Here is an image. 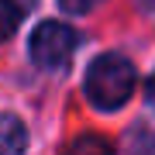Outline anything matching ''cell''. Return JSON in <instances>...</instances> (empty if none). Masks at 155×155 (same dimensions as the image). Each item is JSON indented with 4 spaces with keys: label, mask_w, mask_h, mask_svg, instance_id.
<instances>
[{
    "label": "cell",
    "mask_w": 155,
    "mask_h": 155,
    "mask_svg": "<svg viewBox=\"0 0 155 155\" xmlns=\"http://www.w3.org/2000/svg\"><path fill=\"white\" fill-rule=\"evenodd\" d=\"M28 145V131H24L21 117L0 114V155H17Z\"/></svg>",
    "instance_id": "3"
},
{
    "label": "cell",
    "mask_w": 155,
    "mask_h": 155,
    "mask_svg": "<svg viewBox=\"0 0 155 155\" xmlns=\"http://www.w3.org/2000/svg\"><path fill=\"white\" fill-rule=\"evenodd\" d=\"M97 4H100V0H59V7L66 14H90Z\"/></svg>",
    "instance_id": "5"
},
{
    "label": "cell",
    "mask_w": 155,
    "mask_h": 155,
    "mask_svg": "<svg viewBox=\"0 0 155 155\" xmlns=\"http://www.w3.org/2000/svg\"><path fill=\"white\" fill-rule=\"evenodd\" d=\"M148 93H152V100H155V76H152V83H148Z\"/></svg>",
    "instance_id": "6"
},
{
    "label": "cell",
    "mask_w": 155,
    "mask_h": 155,
    "mask_svg": "<svg viewBox=\"0 0 155 155\" xmlns=\"http://www.w3.org/2000/svg\"><path fill=\"white\" fill-rule=\"evenodd\" d=\"M76 52V31L62 21H45L35 28L31 35V59L35 66H45V69H59L66 66Z\"/></svg>",
    "instance_id": "2"
},
{
    "label": "cell",
    "mask_w": 155,
    "mask_h": 155,
    "mask_svg": "<svg viewBox=\"0 0 155 155\" xmlns=\"http://www.w3.org/2000/svg\"><path fill=\"white\" fill-rule=\"evenodd\" d=\"M134 90V66L124 55H107L93 59V66L86 72V97L90 104L100 110H117Z\"/></svg>",
    "instance_id": "1"
},
{
    "label": "cell",
    "mask_w": 155,
    "mask_h": 155,
    "mask_svg": "<svg viewBox=\"0 0 155 155\" xmlns=\"http://www.w3.org/2000/svg\"><path fill=\"white\" fill-rule=\"evenodd\" d=\"M21 24V7L14 0H0V41H7Z\"/></svg>",
    "instance_id": "4"
}]
</instances>
